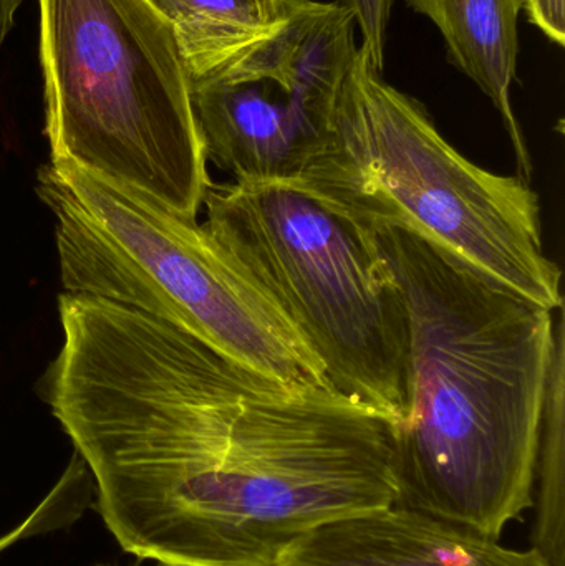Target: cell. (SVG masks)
Masks as SVG:
<instances>
[{
    "label": "cell",
    "instance_id": "obj_5",
    "mask_svg": "<svg viewBox=\"0 0 565 566\" xmlns=\"http://www.w3.org/2000/svg\"><path fill=\"white\" fill-rule=\"evenodd\" d=\"M50 161L198 218L211 188L191 78L149 0H36Z\"/></svg>",
    "mask_w": 565,
    "mask_h": 566
},
{
    "label": "cell",
    "instance_id": "obj_13",
    "mask_svg": "<svg viewBox=\"0 0 565 566\" xmlns=\"http://www.w3.org/2000/svg\"><path fill=\"white\" fill-rule=\"evenodd\" d=\"M337 3L354 15L355 25L360 30L358 53L362 59L372 69L384 72L387 32L395 0H337Z\"/></svg>",
    "mask_w": 565,
    "mask_h": 566
},
{
    "label": "cell",
    "instance_id": "obj_14",
    "mask_svg": "<svg viewBox=\"0 0 565 566\" xmlns=\"http://www.w3.org/2000/svg\"><path fill=\"white\" fill-rule=\"evenodd\" d=\"M527 20L551 42L565 45V0H521Z\"/></svg>",
    "mask_w": 565,
    "mask_h": 566
},
{
    "label": "cell",
    "instance_id": "obj_15",
    "mask_svg": "<svg viewBox=\"0 0 565 566\" xmlns=\"http://www.w3.org/2000/svg\"><path fill=\"white\" fill-rule=\"evenodd\" d=\"M23 0H0V52L7 36L15 27V17Z\"/></svg>",
    "mask_w": 565,
    "mask_h": 566
},
{
    "label": "cell",
    "instance_id": "obj_2",
    "mask_svg": "<svg viewBox=\"0 0 565 566\" xmlns=\"http://www.w3.org/2000/svg\"><path fill=\"white\" fill-rule=\"evenodd\" d=\"M364 231L404 296L410 329L395 505L500 538L533 507L564 308L488 281L407 229Z\"/></svg>",
    "mask_w": 565,
    "mask_h": 566
},
{
    "label": "cell",
    "instance_id": "obj_9",
    "mask_svg": "<svg viewBox=\"0 0 565 566\" xmlns=\"http://www.w3.org/2000/svg\"><path fill=\"white\" fill-rule=\"evenodd\" d=\"M428 17L443 35L454 65L496 106L513 143L520 178L531 182L533 158L514 115L511 90L516 80L521 0H405Z\"/></svg>",
    "mask_w": 565,
    "mask_h": 566
},
{
    "label": "cell",
    "instance_id": "obj_3",
    "mask_svg": "<svg viewBox=\"0 0 565 566\" xmlns=\"http://www.w3.org/2000/svg\"><path fill=\"white\" fill-rule=\"evenodd\" d=\"M358 228L397 226L543 308H564L563 272L544 251L540 196L520 176L464 158L421 103L357 52L331 133L292 182Z\"/></svg>",
    "mask_w": 565,
    "mask_h": 566
},
{
    "label": "cell",
    "instance_id": "obj_17",
    "mask_svg": "<svg viewBox=\"0 0 565 566\" xmlns=\"http://www.w3.org/2000/svg\"><path fill=\"white\" fill-rule=\"evenodd\" d=\"M96 566H103V565H96Z\"/></svg>",
    "mask_w": 565,
    "mask_h": 566
},
{
    "label": "cell",
    "instance_id": "obj_16",
    "mask_svg": "<svg viewBox=\"0 0 565 566\" xmlns=\"http://www.w3.org/2000/svg\"><path fill=\"white\" fill-rule=\"evenodd\" d=\"M245 2L264 22L275 23L281 17L284 0H245Z\"/></svg>",
    "mask_w": 565,
    "mask_h": 566
},
{
    "label": "cell",
    "instance_id": "obj_1",
    "mask_svg": "<svg viewBox=\"0 0 565 566\" xmlns=\"http://www.w3.org/2000/svg\"><path fill=\"white\" fill-rule=\"evenodd\" d=\"M42 396L119 547L161 566H278L321 525L397 504V424L191 333L62 293Z\"/></svg>",
    "mask_w": 565,
    "mask_h": 566
},
{
    "label": "cell",
    "instance_id": "obj_4",
    "mask_svg": "<svg viewBox=\"0 0 565 566\" xmlns=\"http://www.w3.org/2000/svg\"><path fill=\"white\" fill-rule=\"evenodd\" d=\"M36 195L55 218L63 293L171 323L272 381L331 388L297 333L196 218L63 161L39 169Z\"/></svg>",
    "mask_w": 565,
    "mask_h": 566
},
{
    "label": "cell",
    "instance_id": "obj_7",
    "mask_svg": "<svg viewBox=\"0 0 565 566\" xmlns=\"http://www.w3.org/2000/svg\"><path fill=\"white\" fill-rule=\"evenodd\" d=\"M337 2L284 0L279 27L234 69L191 83L206 158L239 185H292L318 155L357 56Z\"/></svg>",
    "mask_w": 565,
    "mask_h": 566
},
{
    "label": "cell",
    "instance_id": "obj_8",
    "mask_svg": "<svg viewBox=\"0 0 565 566\" xmlns=\"http://www.w3.org/2000/svg\"><path fill=\"white\" fill-rule=\"evenodd\" d=\"M278 566H553L536 548L425 512L391 507L321 525L299 538Z\"/></svg>",
    "mask_w": 565,
    "mask_h": 566
},
{
    "label": "cell",
    "instance_id": "obj_11",
    "mask_svg": "<svg viewBox=\"0 0 565 566\" xmlns=\"http://www.w3.org/2000/svg\"><path fill=\"white\" fill-rule=\"evenodd\" d=\"M533 548L565 566V325L557 333L534 471Z\"/></svg>",
    "mask_w": 565,
    "mask_h": 566
},
{
    "label": "cell",
    "instance_id": "obj_6",
    "mask_svg": "<svg viewBox=\"0 0 565 566\" xmlns=\"http://www.w3.org/2000/svg\"><path fill=\"white\" fill-rule=\"evenodd\" d=\"M206 228L268 296L338 395L401 421L410 329L364 229L297 186H212Z\"/></svg>",
    "mask_w": 565,
    "mask_h": 566
},
{
    "label": "cell",
    "instance_id": "obj_12",
    "mask_svg": "<svg viewBox=\"0 0 565 566\" xmlns=\"http://www.w3.org/2000/svg\"><path fill=\"white\" fill-rule=\"evenodd\" d=\"M82 514L83 504L75 489L69 482L59 481L22 524L0 537V555L27 538L70 527Z\"/></svg>",
    "mask_w": 565,
    "mask_h": 566
},
{
    "label": "cell",
    "instance_id": "obj_10",
    "mask_svg": "<svg viewBox=\"0 0 565 566\" xmlns=\"http://www.w3.org/2000/svg\"><path fill=\"white\" fill-rule=\"evenodd\" d=\"M175 32L191 83L219 78L278 30L245 0H149Z\"/></svg>",
    "mask_w": 565,
    "mask_h": 566
}]
</instances>
